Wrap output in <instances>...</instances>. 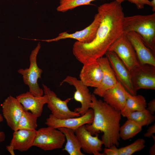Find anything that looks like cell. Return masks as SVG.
I'll return each mask as SVG.
<instances>
[{
  "mask_svg": "<svg viewBox=\"0 0 155 155\" xmlns=\"http://www.w3.org/2000/svg\"><path fill=\"white\" fill-rule=\"evenodd\" d=\"M153 138L154 143L150 148L149 150V154L150 155H155V136L154 135L152 137Z\"/></svg>",
  "mask_w": 155,
  "mask_h": 155,
  "instance_id": "33",
  "label": "cell"
},
{
  "mask_svg": "<svg viewBox=\"0 0 155 155\" xmlns=\"http://www.w3.org/2000/svg\"><path fill=\"white\" fill-rule=\"evenodd\" d=\"M40 47V44L39 42L32 51L29 58V68L20 69L18 71L22 75L24 83L28 86L29 92L36 96H42L44 93L43 90L40 88L38 82L42 72V70L38 67L37 63V56Z\"/></svg>",
  "mask_w": 155,
  "mask_h": 155,
  "instance_id": "4",
  "label": "cell"
},
{
  "mask_svg": "<svg viewBox=\"0 0 155 155\" xmlns=\"http://www.w3.org/2000/svg\"><path fill=\"white\" fill-rule=\"evenodd\" d=\"M64 82L68 83L75 88V91L73 98L76 101L81 103V106L75 108L74 111L78 112L81 116L83 115L91 108L92 94L90 92L88 87L80 80L70 76H67L60 85Z\"/></svg>",
  "mask_w": 155,
  "mask_h": 155,
  "instance_id": "10",
  "label": "cell"
},
{
  "mask_svg": "<svg viewBox=\"0 0 155 155\" xmlns=\"http://www.w3.org/2000/svg\"><path fill=\"white\" fill-rule=\"evenodd\" d=\"M103 153L106 155H119L118 148L114 145L108 148H105Z\"/></svg>",
  "mask_w": 155,
  "mask_h": 155,
  "instance_id": "29",
  "label": "cell"
},
{
  "mask_svg": "<svg viewBox=\"0 0 155 155\" xmlns=\"http://www.w3.org/2000/svg\"><path fill=\"white\" fill-rule=\"evenodd\" d=\"M108 51L115 53L129 71L139 64L134 48L124 33L113 42Z\"/></svg>",
  "mask_w": 155,
  "mask_h": 155,
  "instance_id": "7",
  "label": "cell"
},
{
  "mask_svg": "<svg viewBox=\"0 0 155 155\" xmlns=\"http://www.w3.org/2000/svg\"><path fill=\"white\" fill-rule=\"evenodd\" d=\"M127 118L134 121L142 127L150 124L155 120V116L150 113L146 108L133 112Z\"/></svg>",
  "mask_w": 155,
  "mask_h": 155,
  "instance_id": "24",
  "label": "cell"
},
{
  "mask_svg": "<svg viewBox=\"0 0 155 155\" xmlns=\"http://www.w3.org/2000/svg\"><path fill=\"white\" fill-rule=\"evenodd\" d=\"M3 121V117L0 114V122ZM5 138V135L4 132L0 131V144L2 142L4 141Z\"/></svg>",
  "mask_w": 155,
  "mask_h": 155,
  "instance_id": "32",
  "label": "cell"
},
{
  "mask_svg": "<svg viewBox=\"0 0 155 155\" xmlns=\"http://www.w3.org/2000/svg\"><path fill=\"white\" fill-rule=\"evenodd\" d=\"M124 34L134 48L139 63L155 66V55L145 45L140 36L134 32Z\"/></svg>",
  "mask_w": 155,
  "mask_h": 155,
  "instance_id": "16",
  "label": "cell"
},
{
  "mask_svg": "<svg viewBox=\"0 0 155 155\" xmlns=\"http://www.w3.org/2000/svg\"><path fill=\"white\" fill-rule=\"evenodd\" d=\"M155 133V123L150 126L147 130L146 132L144 134V136L146 137L150 138Z\"/></svg>",
  "mask_w": 155,
  "mask_h": 155,
  "instance_id": "31",
  "label": "cell"
},
{
  "mask_svg": "<svg viewBox=\"0 0 155 155\" xmlns=\"http://www.w3.org/2000/svg\"><path fill=\"white\" fill-rule=\"evenodd\" d=\"M75 135L80 142L81 149L87 153L94 155H103V143L98 138V134L94 136L86 129L85 125L81 126L75 131Z\"/></svg>",
  "mask_w": 155,
  "mask_h": 155,
  "instance_id": "15",
  "label": "cell"
},
{
  "mask_svg": "<svg viewBox=\"0 0 155 155\" xmlns=\"http://www.w3.org/2000/svg\"><path fill=\"white\" fill-rule=\"evenodd\" d=\"M147 103L145 98L141 95H132L129 94L123 110L121 112L122 116L127 117L132 112L146 108Z\"/></svg>",
  "mask_w": 155,
  "mask_h": 155,
  "instance_id": "22",
  "label": "cell"
},
{
  "mask_svg": "<svg viewBox=\"0 0 155 155\" xmlns=\"http://www.w3.org/2000/svg\"><path fill=\"white\" fill-rule=\"evenodd\" d=\"M83 65L79 75L80 80L88 87L97 88L100 84L103 76L102 71L100 64L96 61Z\"/></svg>",
  "mask_w": 155,
  "mask_h": 155,
  "instance_id": "18",
  "label": "cell"
},
{
  "mask_svg": "<svg viewBox=\"0 0 155 155\" xmlns=\"http://www.w3.org/2000/svg\"><path fill=\"white\" fill-rule=\"evenodd\" d=\"M101 18L100 14L98 12L95 16L93 21L88 26L84 29L69 34L67 32H63L59 34L58 36L54 38L39 40L50 42L57 41L66 38H72L83 43H88L92 41L95 37L96 32L100 25Z\"/></svg>",
  "mask_w": 155,
  "mask_h": 155,
  "instance_id": "11",
  "label": "cell"
},
{
  "mask_svg": "<svg viewBox=\"0 0 155 155\" xmlns=\"http://www.w3.org/2000/svg\"><path fill=\"white\" fill-rule=\"evenodd\" d=\"M125 0H114L100 5L98 11L101 19L94 38L88 43L75 42L73 54L83 64L103 57L111 46L123 33L125 17L122 3Z\"/></svg>",
  "mask_w": 155,
  "mask_h": 155,
  "instance_id": "1",
  "label": "cell"
},
{
  "mask_svg": "<svg viewBox=\"0 0 155 155\" xmlns=\"http://www.w3.org/2000/svg\"><path fill=\"white\" fill-rule=\"evenodd\" d=\"M145 141L143 138H139L129 145L118 148L119 155H131L140 151L145 147Z\"/></svg>",
  "mask_w": 155,
  "mask_h": 155,
  "instance_id": "27",
  "label": "cell"
},
{
  "mask_svg": "<svg viewBox=\"0 0 155 155\" xmlns=\"http://www.w3.org/2000/svg\"><path fill=\"white\" fill-rule=\"evenodd\" d=\"M93 118V111L90 108L83 115L64 119H57L50 114L46 119L45 124L48 126L55 128L65 127L71 129L75 131L82 125L91 123Z\"/></svg>",
  "mask_w": 155,
  "mask_h": 155,
  "instance_id": "13",
  "label": "cell"
},
{
  "mask_svg": "<svg viewBox=\"0 0 155 155\" xmlns=\"http://www.w3.org/2000/svg\"><path fill=\"white\" fill-rule=\"evenodd\" d=\"M42 86L44 93L48 97L47 107L54 117L62 119L81 116L78 112L71 111L68 107L67 104L71 98L62 100L46 85L42 84Z\"/></svg>",
  "mask_w": 155,
  "mask_h": 155,
  "instance_id": "8",
  "label": "cell"
},
{
  "mask_svg": "<svg viewBox=\"0 0 155 155\" xmlns=\"http://www.w3.org/2000/svg\"><path fill=\"white\" fill-rule=\"evenodd\" d=\"M94 112L93 121L85 125L86 129L92 135L103 132L101 140L105 148L118 146L120 137V122L122 115L118 111L92 94L91 108Z\"/></svg>",
  "mask_w": 155,
  "mask_h": 155,
  "instance_id": "2",
  "label": "cell"
},
{
  "mask_svg": "<svg viewBox=\"0 0 155 155\" xmlns=\"http://www.w3.org/2000/svg\"><path fill=\"white\" fill-rule=\"evenodd\" d=\"M65 141V135L62 131L48 126L37 130L33 146L44 151L51 150L62 148Z\"/></svg>",
  "mask_w": 155,
  "mask_h": 155,
  "instance_id": "5",
  "label": "cell"
},
{
  "mask_svg": "<svg viewBox=\"0 0 155 155\" xmlns=\"http://www.w3.org/2000/svg\"><path fill=\"white\" fill-rule=\"evenodd\" d=\"M132 3L134 4L138 9L144 8L145 5L151 6L150 1L149 0H127Z\"/></svg>",
  "mask_w": 155,
  "mask_h": 155,
  "instance_id": "28",
  "label": "cell"
},
{
  "mask_svg": "<svg viewBox=\"0 0 155 155\" xmlns=\"http://www.w3.org/2000/svg\"><path fill=\"white\" fill-rule=\"evenodd\" d=\"M95 0H59V5L57 10L58 11L64 12L80 6L90 5L91 2Z\"/></svg>",
  "mask_w": 155,
  "mask_h": 155,
  "instance_id": "26",
  "label": "cell"
},
{
  "mask_svg": "<svg viewBox=\"0 0 155 155\" xmlns=\"http://www.w3.org/2000/svg\"><path fill=\"white\" fill-rule=\"evenodd\" d=\"M118 81L131 95L137 94L131 81L130 71L114 52L107 51L105 54Z\"/></svg>",
  "mask_w": 155,
  "mask_h": 155,
  "instance_id": "9",
  "label": "cell"
},
{
  "mask_svg": "<svg viewBox=\"0 0 155 155\" xmlns=\"http://www.w3.org/2000/svg\"><path fill=\"white\" fill-rule=\"evenodd\" d=\"M130 72L135 90L141 89H155V66L139 63Z\"/></svg>",
  "mask_w": 155,
  "mask_h": 155,
  "instance_id": "6",
  "label": "cell"
},
{
  "mask_svg": "<svg viewBox=\"0 0 155 155\" xmlns=\"http://www.w3.org/2000/svg\"><path fill=\"white\" fill-rule=\"evenodd\" d=\"M37 133L36 129H22L14 131L9 145L6 146V149L12 155H15L14 150L21 152L27 151L33 146Z\"/></svg>",
  "mask_w": 155,
  "mask_h": 155,
  "instance_id": "12",
  "label": "cell"
},
{
  "mask_svg": "<svg viewBox=\"0 0 155 155\" xmlns=\"http://www.w3.org/2000/svg\"><path fill=\"white\" fill-rule=\"evenodd\" d=\"M3 116L7 125L14 131L17 130L19 120L25 111L18 100L9 96L2 104Z\"/></svg>",
  "mask_w": 155,
  "mask_h": 155,
  "instance_id": "14",
  "label": "cell"
},
{
  "mask_svg": "<svg viewBox=\"0 0 155 155\" xmlns=\"http://www.w3.org/2000/svg\"><path fill=\"white\" fill-rule=\"evenodd\" d=\"M150 1L151 7L152 8V10L153 12L155 11V0H152Z\"/></svg>",
  "mask_w": 155,
  "mask_h": 155,
  "instance_id": "34",
  "label": "cell"
},
{
  "mask_svg": "<svg viewBox=\"0 0 155 155\" xmlns=\"http://www.w3.org/2000/svg\"><path fill=\"white\" fill-rule=\"evenodd\" d=\"M37 118L30 112L25 111L19 120L17 130L22 129H36L38 126Z\"/></svg>",
  "mask_w": 155,
  "mask_h": 155,
  "instance_id": "25",
  "label": "cell"
},
{
  "mask_svg": "<svg viewBox=\"0 0 155 155\" xmlns=\"http://www.w3.org/2000/svg\"><path fill=\"white\" fill-rule=\"evenodd\" d=\"M129 94L118 81L114 86L105 92L102 98L104 101L115 110L121 112L124 108Z\"/></svg>",
  "mask_w": 155,
  "mask_h": 155,
  "instance_id": "19",
  "label": "cell"
},
{
  "mask_svg": "<svg viewBox=\"0 0 155 155\" xmlns=\"http://www.w3.org/2000/svg\"><path fill=\"white\" fill-rule=\"evenodd\" d=\"M146 109L152 115H154L155 112V99L154 98L147 104Z\"/></svg>",
  "mask_w": 155,
  "mask_h": 155,
  "instance_id": "30",
  "label": "cell"
},
{
  "mask_svg": "<svg viewBox=\"0 0 155 155\" xmlns=\"http://www.w3.org/2000/svg\"><path fill=\"white\" fill-rule=\"evenodd\" d=\"M142 127L134 121L127 119L124 124L120 127V138L124 140L132 138L141 131Z\"/></svg>",
  "mask_w": 155,
  "mask_h": 155,
  "instance_id": "23",
  "label": "cell"
},
{
  "mask_svg": "<svg viewBox=\"0 0 155 155\" xmlns=\"http://www.w3.org/2000/svg\"><path fill=\"white\" fill-rule=\"evenodd\" d=\"M64 134L66 143L63 151L67 152L70 155H84L81 151V146L78 139L73 130L67 128H57Z\"/></svg>",
  "mask_w": 155,
  "mask_h": 155,
  "instance_id": "21",
  "label": "cell"
},
{
  "mask_svg": "<svg viewBox=\"0 0 155 155\" xmlns=\"http://www.w3.org/2000/svg\"><path fill=\"white\" fill-rule=\"evenodd\" d=\"M26 111H30L38 118L42 113L44 105L48 102V97L44 96H36L30 92L20 94L16 97Z\"/></svg>",
  "mask_w": 155,
  "mask_h": 155,
  "instance_id": "20",
  "label": "cell"
},
{
  "mask_svg": "<svg viewBox=\"0 0 155 155\" xmlns=\"http://www.w3.org/2000/svg\"><path fill=\"white\" fill-rule=\"evenodd\" d=\"M103 72V76L99 85L95 88L93 94L102 97L108 90L114 86L118 81L106 57H102L97 60Z\"/></svg>",
  "mask_w": 155,
  "mask_h": 155,
  "instance_id": "17",
  "label": "cell"
},
{
  "mask_svg": "<svg viewBox=\"0 0 155 155\" xmlns=\"http://www.w3.org/2000/svg\"><path fill=\"white\" fill-rule=\"evenodd\" d=\"M124 33L134 32L140 36L144 43L155 55V13L148 15L125 17Z\"/></svg>",
  "mask_w": 155,
  "mask_h": 155,
  "instance_id": "3",
  "label": "cell"
}]
</instances>
